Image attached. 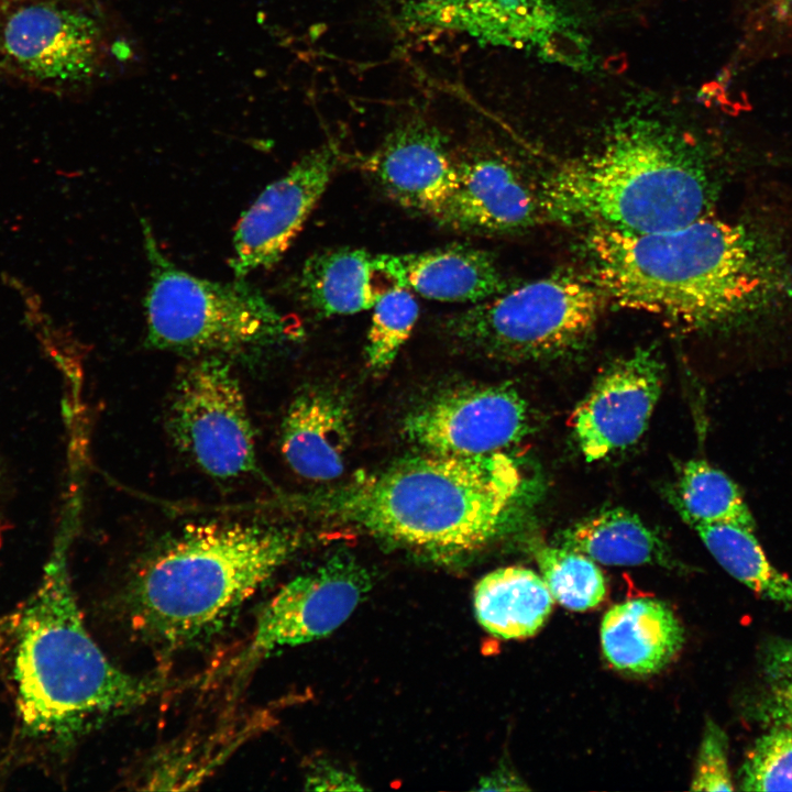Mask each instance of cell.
<instances>
[{
    "mask_svg": "<svg viewBox=\"0 0 792 792\" xmlns=\"http://www.w3.org/2000/svg\"><path fill=\"white\" fill-rule=\"evenodd\" d=\"M582 249L608 302L685 330L750 331L792 305L785 239L750 216L650 233L588 227Z\"/></svg>",
    "mask_w": 792,
    "mask_h": 792,
    "instance_id": "1",
    "label": "cell"
},
{
    "mask_svg": "<svg viewBox=\"0 0 792 792\" xmlns=\"http://www.w3.org/2000/svg\"><path fill=\"white\" fill-rule=\"evenodd\" d=\"M529 484L505 452L454 457L428 452L318 495L327 519L431 553H460L510 528Z\"/></svg>",
    "mask_w": 792,
    "mask_h": 792,
    "instance_id": "2",
    "label": "cell"
},
{
    "mask_svg": "<svg viewBox=\"0 0 792 792\" xmlns=\"http://www.w3.org/2000/svg\"><path fill=\"white\" fill-rule=\"evenodd\" d=\"M64 554L55 553L23 606L12 669L24 734L56 745L148 702L162 686L117 667L94 640Z\"/></svg>",
    "mask_w": 792,
    "mask_h": 792,
    "instance_id": "3",
    "label": "cell"
},
{
    "mask_svg": "<svg viewBox=\"0 0 792 792\" xmlns=\"http://www.w3.org/2000/svg\"><path fill=\"white\" fill-rule=\"evenodd\" d=\"M298 530L257 520L184 527L143 561L127 591L132 625L180 648L226 623L300 548Z\"/></svg>",
    "mask_w": 792,
    "mask_h": 792,
    "instance_id": "4",
    "label": "cell"
},
{
    "mask_svg": "<svg viewBox=\"0 0 792 792\" xmlns=\"http://www.w3.org/2000/svg\"><path fill=\"white\" fill-rule=\"evenodd\" d=\"M538 196L552 220L650 233L706 216L713 184L685 139L660 122L630 118L593 153L557 167Z\"/></svg>",
    "mask_w": 792,
    "mask_h": 792,
    "instance_id": "5",
    "label": "cell"
},
{
    "mask_svg": "<svg viewBox=\"0 0 792 792\" xmlns=\"http://www.w3.org/2000/svg\"><path fill=\"white\" fill-rule=\"evenodd\" d=\"M150 283L144 299L146 343L195 356L249 358L300 336L289 316L244 280L221 283L177 267L142 220Z\"/></svg>",
    "mask_w": 792,
    "mask_h": 792,
    "instance_id": "6",
    "label": "cell"
},
{
    "mask_svg": "<svg viewBox=\"0 0 792 792\" xmlns=\"http://www.w3.org/2000/svg\"><path fill=\"white\" fill-rule=\"evenodd\" d=\"M608 300L586 273L558 272L453 314L443 323L459 348L503 361H540L581 349Z\"/></svg>",
    "mask_w": 792,
    "mask_h": 792,
    "instance_id": "7",
    "label": "cell"
},
{
    "mask_svg": "<svg viewBox=\"0 0 792 792\" xmlns=\"http://www.w3.org/2000/svg\"><path fill=\"white\" fill-rule=\"evenodd\" d=\"M166 422L176 447L207 474L231 479L256 471L254 430L227 358L199 356L180 370Z\"/></svg>",
    "mask_w": 792,
    "mask_h": 792,
    "instance_id": "8",
    "label": "cell"
},
{
    "mask_svg": "<svg viewBox=\"0 0 792 792\" xmlns=\"http://www.w3.org/2000/svg\"><path fill=\"white\" fill-rule=\"evenodd\" d=\"M372 583L353 554L336 552L316 570L286 583L266 603L235 664L248 668L284 648L328 636L350 617Z\"/></svg>",
    "mask_w": 792,
    "mask_h": 792,
    "instance_id": "9",
    "label": "cell"
},
{
    "mask_svg": "<svg viewBox=\"0 0 792 792\" xmlns=\"http://www.w3.org/2000/svg\"><path fill=\"white\" fill-rule=\"evenodd\" d=\"M529 430L526 402L504 385H475L447 392L410 414L409 440L430 453L481 457L504 452Z\"/></svg>",
    "mask_w": 792,
    "mask_h": 792,
    "instance_id": "10",
    "label": "cell"
},
{
    "mask_svg": "<svg viewBox=\"0 0 792 792\" xmlns=\"http://www.w3.org/2000/svg\"><path fill=\"white\" fill-rule=\"evenodd\" d=\"M340 158L339 148L324 143L261 193L235 229L230 261L235 278L280 260L326 191Z\"/></svg>",
    "mask_w": 792,
    "mask_h": 792,
    "instance_id": "11",
    "label": "cell"
},
{
    "mask_svg": "<svg viewBox=\"0 0 792 792\" xmlns=\"http://www.w3.org/2000/svg\"><path fill=\"white\" fill-rule=\"evenodd\" d=\"M663 373L659 355L651 348H640L600 374L570 418L587 461L601 460L638 441L659 399Z\"/></svg>",
    "mask_w": 792,
    "mask_h": 792,
    "instance_id": "12",
    "label": "cell"
},
{
    "mask_svg": "<svg viewBox=\"0 0 792 792\" xmlns=\"http://www.w3.org/2000/svg\"><path fill=\"white\" fill-rule=\"evenodd\" d=\"M363 167L394 201L435 220L458 184L457 156L447 136L421 117L392 130Z\"/></svg>",
    "mask_w": 792,
    "mask_h": 792,
    "instance_id": "13",
    "label": "cell"
},
{
    "mask_svg": "<svg viewBox=\"0 0 792 792\" xmlns=\"http://www.w3.org/2000/svg\"><path fill=\"white\" fill-rule=\"evenodd\" d=\"M7 56L30 75L75 82L90 77L100 56V32L88 15L52 3L12 12L2 31Z\"/></svg>",
    "mask_w": 792,
    "mask_h": 792,
    "instance_id": "14",
    "label": "cell"
},
{
    "mask_svg": "<svg viewBox=\"0 0 792 792\" xmlns=\"http://www.w3.org/2000/svg\"><path fill=\"white\" fill-rule=\"evenodd\" d=\"M458 184L437 221L462 232L502 234L531 227L539 196L506 160L481 151L457 156Z\"/></svg>",
    "mask_w": 792,
    "mask_h": 792,
    "instance_id": "15",
    "label": "cell"
},
{
    "mask_svg": "<svg viewBox=\"0 0 792 792\" xmlns=\"http://www.w3.org/2000/svg\"><path fill=\"white\" fill-rule=\"evenodd\" d=\"M388 280L429 299L475 304L508 288L493 255L455 244L406 254H376Z\"/></svg>",
    "mask_w": 792,
    "mask_h": 792,
    "instance_id": "16",
    "label": "cell"
},
{
    "mask_svg": "<svg viewBox=\"0 0 792 792\" xmlns=\"http://www.w3.org/2000/svg\"><path fill=\"white\" fill-rule=\"evenodd\" d=\"M352 439V419L343 399L324 389L294 398L282 424V452L292 470L311 481L341 475Z\"/></svg>",
    "mask_w": 792,
    "mask_h": 792,
    "instance_id": "17",
    "label": "cell"
},
{
    "mask_svg": "<svg viewBox=\"0 0 792 792\" xmlns=\"http://www.w3.org/2000/svg\"><path fill=\"white\" fill-rule=\"evenodd\" d=\"M600 632L606 660L634 675L660 672L685 641L684 628L672 608L651 597L612 606L602 619Z\"/></svg>",
    "mask_w": 792,
    "mask_h": 792,
    "instance_id": "18",
    "label": "cell"
},
{
    "mask_svg": "<svg viewBox=\"0 0 792 792\" xmlns=\"http://www.w3.org/2000/svg\"><path fill=\"white\" fill-rule=\"evenodd\" d=\"M393 286L377 266L376 254L338 248L320 251L306 261L297 292L308 310L330 317L372 309Z\"/></svg>",
    "mask_w": 792,
    "mask_h": 792,
    "instance_id": "19",
    "label": "cell"
},
{
    "mask_svg": "<svg viewBox=\"0 0 792 792\" xmlns=\"http://www.w3.org/2000/svg\"><path fill=\"white\" fill-rule=\"evenodd\" d=\"M553 602L541 575L522 566L487 573L475 585L473 597L480 625L502 639L536 634L549 617Z\"/></svg>",
    "mask_w": 792,
    "mask_h": 792,
    "instance_id": "20",
    "label": "cell"
},
{
    "mask_svg": "<svg viewBox=\"0 0 792 792\" xmlns=\"http://www.w3.org/2000/svg\"><path fill=\"white\" fill-rule=\"evenodd\" d=\"M559 546L607 565H657L678 569L664 540L635 514L612 508L584 518L565 529Z\"/></svg>",
    "mask_w": 792,
    "mask_h": 792,
    "instance_id": "21",
    "label": "cell"
},
{
    "mask_svg": "<svg viewBox=\"0 0 792 792\" xmlns=\"http://www.w3.org/2000/svg\"><path fill=\"white\" fill-rule=\"evenodd\" d=\"M694 529L728 574L757 595L792 610V580L770 562L755 528L723 522Z\"/></svg>",
    "mask_w": 792,
    "mask_h": 792,
    "instance_id": "22",
    "label": "cell"
},
{
    "mask_svg": "<svg viewBox=\"0 0 792 792\" xmlns=\"http://www.w3.org/2000/svg\"><path fill=\"white\" fill-rule=\"evenodd\" d=\"M670 499L692 528L723 522L756 528L738 485L705 460H691L681 468Z\"/></svg>",
    "mask_w": 792,
    "mask_h": 792,
    "instance_id": "23",
    "label": "cell"
},
{
    "mask_svg": "<svg viewBox=\"0 0 792 792\" xmlns=\"http://www.w3.org/2000/svg\"><path fill=\"white\" fill-rule=\"evenodd\" d=\"M534 554L541 578L560 605L584 612L602 603L606 581L592 559L559 544L537 546Z\"/></svg>",
    "mask_w": 792,
    "mask_h": 792,
    "instance_id": "24",
    "label": "cell"
},
{
    "mask_svg": "<svg viewBox=\"0 0 792 792\" xmlns=\"http://www.w3.org/2000/svg\"><path fill=\"white\" fill-rule=\"evenodd\" d=\"M365 355L373 371L386 370L409 338L419 307L411 292L393 286L372 307Z\"/></svg>",
    "mask_w": 792,
    "mask_h": 792,
    "instance_id": "25",
    "label": "cell"
},
{
    "mask_svg": "<svg viewBox=\"0 0 792 792\" xmlns=\"http://www.w3.org/2000/svg\"><path fill=\"white\" fill-rule=\"evenodd\" d=\"M760 678L751 704L754 717L769 727H792V638L774 639L766 645Z\"/></svg>",
    "mask_w": 792,
    "mask_h": 792,
    "instance_id": "26",
    "label": "cell"
},
{
    "mask_svg": "<svg viewBox=\"0 0 792 792\" xmlns=\"http://www.w3.org/2000/svg\"><path fill=\"white\" fill-rule=\"evenodd\" d=\"M739 783L743 791H792V727H770L756 740Z\"/></svg>",
    "mask_w": 792,
    "mask_h": 792,
    "instance_id": "27",
    "label": "cell"
},
{
    "mask_svg": "<svg viewBox=\"0 0 792 792\" xmlns=\"http://www.w3.org/2000/svg\"><path fill=\"white\" fill-rule=\"evenodd\" d=\"M693 791H733L734 782L728 760V738L714 721H707L700 744L694 773Z\"/></svg>",
    "mask_w": 792,
    "mask_h": 792,
    "instance_id": "28",
    "label": "cell"
},
{
    "mask_svg": "<svg viewBox=\"0 0 792 792\" xmlns=\"http://www.w3.org/2000/svg\"><path fill=\"white\" fill-rule=\"evenodd\" d=\"M310 790H362L360 782L351 774L330 765L316 766L307 776Z\"/></svg>",
    "mask_w": 792,
    "mask_h": 792,
    "instance_id": "29",
    "label": "cell"
},
{
    "mask_svg": "<svg viewBox=\"0 0 792 792\" xmlns=\"http://www.w3.org/2000/svg\"><path fill=\"white\" fill-rule=\"evenodd\" d=\"M519 780L505 769H499L480 782L479 790H525Z\"/></svg>",
    "mask_w": 792,
    "mask_h": 792,
    "instance_id": "30",
    "label": "cell"
}]
</instances>
